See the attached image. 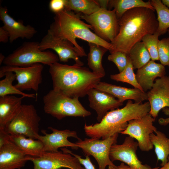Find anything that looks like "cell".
<instances>
[{
    "label": "cell",
    "mask_w": 169,
    "mask_h": 169,
    "mask_svg": "<svg viewBox=\"0 0 169 169\" xmlns=\"http://www.w3.org/2000/svg\"><path fill=\"white\" fill-rule=\"evenodd\" d=\"M155 11L139 7L125 13L119 19L118 33L110 43L114 47L111 52L120 51L128 54L131 48L141 41L144 36L155 33L158 26Z\"/></svg>",
    "instance_id": "1"
},
{
    "label": "cell",
    "mask_w": 169,
    "mask_h": 169,
    "mask_svg": "<svg viewBox=\"0 0 169 169\" xmlns=\"http://www.w3.org/2000/svg\"><path fill=\"white\" fill-rule=\"evenodd\" d=\"M49 72L53 81V90L78 98L87 95L103 77L76 64L70 65L56 63L49 66Z\"/></svg>",
    "instance_id": "2"
},
{
    "label": "cell",
    "mask_w": 169,
    "mask_h": 169,
    "mask_svg": "<svg viewBox=\"0 0 169 169\" xmlns=\"http://www.w3.org/2000/svg\"><path fill=\"white\" fill-rule=\"evenodd\" d=\"M80 13L64 10L55 13L54 21L49 29L56 37L67 40L71 43L78 51L79 56L87 55L84 48L76 41L77 38L102 46L108 50L110 53L114 50V47L110 42L99 38L90 29L92 27L81 20Z\"/></svg>",
    "instance_id": "3"
},
{
    "label": "cell",
    "mask_w": 169,
    "mask_h": 169,
    "mask_svg": "<svg viewBox=\"0 0 169 169\" xmlns=\"http://www.w3.org/2000/svg\"><path fill=\"white\" fill-rule=\"evenodd\" d=\"M150 110L148 101L133 103L128 100L123 108L108 111L100 122L90 125L85 123L84 131L91 138L105 139L121 133L126 129L129 121L141 118Z\"/></svg>",
    "instance_id": "4"
},
{
    "label": "cell",
    "mask_w": 169,
    "mask_h": 169,
    "mask_svg": "<svg viewBox=\"0 0 169 169\" xmlns=\"http://www.w3.org/2000/svg\"><path fill=\"white\" fill-rule=\"evenodd\" d=\"M78 99L52 90L43 97L44 110L59 120L67 116L84 117L90 115L91 113L83 107Z\"/></svg>",
    "instance_id": "5"
},
{
    "label": "cell",
    "mask_w": 169,
    "mask_h": 169,
    "mask_svg": "<svg viewBox=\"0 0 169 169\" xmlns=\"http://www.w3.org/2000/svg\"><path fill=\"white\" fill-rule=\"evenodd\" d=\"M59 61L58 56L50 51H42L39 42H26L5 57L3 63L5 65L27 66L36 64L49 66Z\"/></svg>",
    "instance_id": "6"
},
{
    "label": "cell",
    "mask_w": 169,
    "mask_h": 169,
    "mask_svg": "<svg viewBox=\"0 0 169 169\" xmlns=\"http://www.w3.org/2000/svg\"><path fill=\"white\" fill-rule=\"evenodd\" d=\"M80 17L93 28L94 33L101 39L111 43L119 31V19L115 10L102 8L90 15L80 13Z\"/></svg>",
    "instance_id": "7"
},
{
    "label": "cell",
    "mask_w": 169,
    "mask_h": 169,
    "mask_svg": "<svg viewBox=\"0 0 169 169\" xmlns=\"http://www.w3.org/2000/svg\"><path fill=\"white\" fill-rule=\"evenodd\" d=\"M40 120L34 105L22 104L18 113L5 130L10 135H21L37 139Z\"/></svg>",
    "instance_id": "8"
},
{
    "label": "cell",
    "mask_w": 169,
    "mask_h": 169,
    "mask_svg": "<svg viewBox=\"0 0 169 169\" xmlns=\"http://www.w3.org/2000/svg\"><path fill=\"white\" fill-rule=\"evenodd\" d=\"M118 134L105 139L85 138L83 141L78 140L75 144L85 156H92L95 159L99 169H105L107 166L115 165L110 159V153L111 146L116 143Z\"/></svg>",
    "instance_id": "9"
},
{
    "label": "cell",
    "mask_w": 169,
    "mask_h": 169,
    "mask_svg": "<svg viewBox=\"0 0 169 169\" xmlns=\"http://www.w3.org/2000/svg\"><path fill=\"white\" fill-rule=\"evenodd\" d=\"M43 64H36L27 66L5 65L0 69V78L3 77L6 72H13L16 75L17 83L14 86L23 91L31 90L37 91L42 81Z\"/></svg>",
    "instance_id": "10"
},
{
    "label": "cell",
    "mask_w": 169,
    "mask_h": 169,
    "mask_svg": "<svg viewBox=\"0 0 169 169\" xmlns=\"http://www.w3.org/2000/svg\"><path fill=\"white\" fill-rule=\"evenodd\" d=\"M155 121V118L149 113L140 118L129 121L126 129L120 133L135 139L141 150L148 151L153 147L150 135L157 131L153 125Z\"/></svg>",
    "instance_id": "11"
},
{
    "label": "cell",
    "mask_w": 169,
    "mask_h": 169,
    "mask_svg": "<svg viewBox=\"0 0 169 169\" xmlns=\"http://www.w3.org/2000/svg\"><path fill=\"white\" fill-rule=\"evenodd\" d=\"M29 161L33 165V169H85L79 160L68 153L44 151L38 157L30 156Z\"/></svg>",
    "instance_id": "12"
},
{
    "label": "cell",
    "mask_w": 169,
    "mask_h": 169,
    "mask_svg": "<svg viewBox=\"0 0 169 169\" xmlns=\"http://www.w3.org/2000/svg\"><path fill=\"white\" fill-rule=\"evenodd\" d=\"M138 147L137 142L134 139L128 136L123 143L113 144L111 147L110 157L113 162L119 160L126 163L132 169H158L159 167L151 168L147 165H144L138 159L136 151Z\"/></svg>",
    "instance_id": "13"
},
{
    "label": "cell",
    "mask_w": 169,
    "mask_h": 169,
    "mask_svg": "<svg viewBox=\"0 0 169 169\" xmlns=\"http://www.w3.org/2000/svg\"><path fill=\"white\" fill-rule=\"evenodd\" d=\"M39 48L42 51L48 49H53L56 53L61 62H66L69 59H72L78 65L82 66L84 65L79 58L78 51L74 45L67 40L56 37L49 29L39 42Z\"/></svg>",
    "instance_id": "14"
},
{
    "label": "cell",
    "mask_w": 169,
    "mask_h": 169,
    "mask_svg": "<svg viewBox=\"0 0 169 169\" xmlns=\"http://www.w3.org/2000/svg\"><path fill=\"white\" fill-rule=\"evenodd\" d=\"M48 129L52 131V133L48 134L46 131L42 130L41 132L44 135L39 134L37 137V139L42 142L44 151L56 152L59 151V148L67 146L76 150L78 149L75 143H72L68 139L69 137L77 139L78 141L80 139L75 131L68 129L60 130L51 126L48 127Z\"/></svg>",
    "instance_id": "15"
},
{
    "label": "cell",
    "mask_w": 169,
    "mask_h": 169,
    "mask_svg": "<svg viewBox=\"0 0 169 169\" xmlns=\"http://www.w3.org/2000/svg\"><path fill=\"white\" fill-rule=\"evenodd\" d=\"M146 93L150 105L149 113L155 118L161 110L169 107V76L156 79Z\"/></svg>",
    "instance_id": "16"
},
{
    "label": "cell",
    "mask_w": 169,
    "mask_h": 169,
    "mask_svg": "<svg viewBox=\"0 0 169 169\" xmlns=\"http://www.w3.org/2000/svg\"><path fill=\"white\" fill-rule=\"evenodd\" d=\"M87 95L89 106L96 112L99 122L109 110L118 109L123 104L112 95L94 88L89 91Z\"/></svg>",
    "instance_id": "17"
},
{
    "label": "cell",
    "mask_w": 169,
    "mask_h": 169,
    "mask_svg": "<svg viewBox=\"0 0 169 169\" xmlns=\"http://www.w3.org/2000/svg\"><path fill=\"white\" fill-rule=\"evenodd\" d=\"M0 19L3 24V27L9 33L10 43L19 38L30 39L37 33L33 27L24 25L21 21L14 19L8 14L7 9L2 6L0 7Z\"/></svg>",
    "instance_id": "18"
},
{
    "label": "cell",
    "mask_w": 169,
    "mask_h": 169,
    "mask_svg": "<svg viewBox=\"0 0 169 169\" xmlns=\"http://www.w3.org/2000/svg\"><path fill=\"white\" fill-rule=\"evenodd\" d=\"M30 157L8 140L0 147V169H21Z\"/></svg>",
    "instance_id": "19"
},
{
    "label": "cell",
    "mask_w": 169,
    "mask_h": 169,
    "mask_svg": "<svg viewBox=\"0 0 169 169\" xmlns=\"http://www.w3.org/2000/svg\"><path fill=\"white\" fill-rule=\"evenodd\" d=\"M94 88L112 95L123 103L126 100H132L136 103L147 100L146 92L135 88H127L100 81Z\"/></svg>",
    "instance_id": "20"
},
{
    "label": "cell",
    "mask_w": 169,
    "mask_h": 169,
    "mask_svg": "<svg viewBox=\"0 0 169 169\" xmlns=\"http://www.w3.org/2000/svg\"><path fill=\"white\" fill-rule=\"evenodd\" d=\"M165 66L151 60L141 68L137 69L136 75L137 81L146 92L152 88L156 78L165 76Z\"/></svg>",
    "instance_id": "21"
},
{
    "label": "cell",
    "mask_w": 169,
    "mask_h": 169,
    "mask_svg": "<svg viewBox=\"0 0 169 169\" xmlns=\"http://www.w3.org/2000/svg\"><path fill=\"white\" fill-rule=\"evenodd\" d=\"M24 97L10 95L0 97V130H5L15 117Z\"/></svg>",
    "instance_id": "22"
},
{
    "label": "cell",
    "mask_w": 169,
    "mask_h": 169,
    "mask_svg": "<svg viewBox=\"0 0 169 169\" xmlns=\"http://www.w3.org/2000/svg\"><path fill=\"white\" fill-rule=\"evenodd\" d=\"M8 140L26 155L38 157L44 152V146L39 140L27 137L21 135H10Z\"/></svg>",
    "instance_id": "23"
},
{
    "label": "cell",
    "mask_w": 169,
    "mask_h": 169,
    "mask_svg": "<svg viewBox=\"0 0 169 169\" xmlns=\"http://www.w3.org/2000/svg\"><path fill=\"white\" fill-rule=\"evenodd\" d=\"M88 45L89 52L87 55L88 65L94 73L103 77L105 73L102 65V59L108 50L94 43H89Z\"/></svg>",
    "instance_id": "24"
},
{
    "label": "cell",
    "mask_w": 169,
    "mask_h": 169,
    "mask_svg": "<svg viewBox=\"0 0 169 169\" xmlns=\"http://www.w3.org/2000/svg\"><path fill=\"white\" fill-rule=\"evenodd\" d=\"M150 135L151 141L154 146L155 152L157 161H161V166L165 165L169 156V138L164 134L157 131Z\"/></svg>",
    "instance_id": "25"
},
{
    "label": "cell",
    "mask_w": 169,
    "mask_h": 169,
    "mask_svg": "<svg viewBox=\"0 0 169 169\" xmlns=\"http://www.w3.org/2000/svg\"><path fill=\"white\" fill-rule=\"evenodd\" d=\"M108 6L114 8L118 19L126 11L135 8L144 7L155 11L150 1L145 2L142 0H109Z\"/></svg>",
    "instance_id": "26"
},
{
    "label": "cell",
    "mask_w": 169,
    "mask_h": 169,
    "mask_svg": "<svg viewBox=\"0 0 169 169\" xmlns=\"http://www.w3.org/2000/svg\"><path fill=\"white\" fill-rule=\"evenodd\" d=\"M101 7L94 0H66L64 10L75 11L83 14L91 15L99 10Z\"/></svg>",
    "instance_id": "27"
},
{
    "label": "cell",
    "mask_w": 169,
    "mask_h": 169,
    "mask_svg": "<svg viewBox=\"0 0 169 169\" xmlns=\"http://www.w3.org/2000/svg\"><path fill=\"white\" fill-rule=\"evenodd\" d=\"M134 69H138L151 60L150 54L142 41L134 45L127 54Z\"/></svg>",
    "instance_id": "28"
},
{
    "label": "cell",
    "mask_w": 169,
    "mask_h": 169,
    "mask_svg": "<svg viewBox=\"0 0 169 169\" xmlns=\"http://www.w3.org/2000/svg\"><path fill=\"white\" fill-rule=\"evenodd\" d=\"M5 78L0 81V97H3L9 95L18 94L31 98H35L34 94L25 93L17 88L13 85V82L16 79L15 74L12 72H5L3 75Z\"/></svg>",
    "instance_id": "29"
},
{
    "label": "cell",
    "mask_w": 169,
    "mask_h": 169,
    "mask_svg": "<svg viewBox=\"0 0 169 169\" xmlns=\"http://www.w3.org/2000/svg\"><path fill=\"white\" fill-rule=\"evenodd\" d=\"M150 1L157 15L158 26L156 32L159 36L163 34L169 28V9L161 0H151Z\"/></svg>",
    "instance_id": "30"
},
{
    "label": "cell",
    "mask_w": 169,
    "mask_h": 169,
    "mask_svg": "<svg viewBox=\"0 0 169 169\" xmlns=\"http://www.w3.org/2000/svg\"><path fill=\"white\" fill-rule=\"evenodd\" d=\"M133 69L131 61L128 55L127 64L125 69L118 74L111 75L110 78L112 79L117 82L127 83L134 88L143 91L137 81Z\"/></svg>",
    "instance_id": "31"
},
{
    "label": "cell",
    "mask_w": 169,
    "mask_h": 169,
    "mask_svg": "<svg viewBox=\"0 0 169 169\" xmlns=\"http://www.w3.org/2000/svg\"><path fill=\"white\" fill-rule=\"evenodd\" d=\"M159 34L156 32L153 34H147L144 36L141 41L148 51L151 60H159L158 51Z\"/></svg>",
    "instance_id": "32"
},
{
    "label": "cell",
    "mask_w": 169,
    "mask_h": 169,
    "mask_svg": "<svg viewBox=\"0 0 169 169\" xmlns=\"http://www.w3.org/2000/svg\"><path fill=\"white\" fill-rule=\"evenodd\" d=\"M158 51L161 64L169 67V37L159 40Z\"/></svg>",
    "instance_id": "33"
},
{
    "label": "cell",
    "mask_w": 169,
    "mask_h": 169,
    "mask_svg": "<svg viewBox=\"0 0 169 169\" xmlns=\"http://www.w3.org/2000/svg\"><path fill=\"white\" fill-rule=\"evenodd\" d=\"M110 53V54L108 57V59L112 62L115 64L120 73L121 72L127 65V54L120 51H114Z\"/></svg>",
    "instance_id": "34"
},
{
    "label": "cell",
    "mask_w": 169,
    "mask_h": 169,
    "mask_svg": "<svg viewBox=\"0 0 169 169\" xmlns=\"http://www.w3.org/2000/svg\"><path fill=\"white\" fill-rule=\"evenodd\" d=\"M62 151L64 153H69L75 156L79 160L80 163L82 165L85 169H96L95 166L91 162L89 156L86 155L85 158L83 159L81 156L77 154H74L71 151L66 148H61Z\"/></svg>",
    "instance_id": "35"
},
{
    "label": "cell",
    "mask_w": 169,
    "mask_h": 169,
    "mask_svg": "<svg viewBox=\"0 0 169 169\" xmlns=\"http://www.w3.org/2000/svg\"><path fill=\"white\" fill-rule=\"evenodd\" d=\"M66 0H51L49 4L50 11L54 13L64 10Z\"/></svg>",
    "instance_id": "36"
},
{
    "label": "cell",
    "mask_w": 169,
    "mask_h": 169,
    "mask_svg": "<svg viewBox=\"0 0 169 169\" xmlns=\"http://www.w3.org/2000/svg\"><path fill=\"white\" fill-rule=\"evenodd\" d=\"M9 36L8 32L3 26L0 27V42L7 43L9 41Z\"/></svg>",
    "instance_id": "37"
},
{
    "label": "cell",
    "mask_w": 169,
    "mask_h": 169,
    "mask_svg": "<svg viewBox=\"0 0 169 169\" xmlns=\"http://www.w3.org/2000/svg\"><path fill=\"white\" fill-rule=\"evenodd\" d=\"M162 111L166 115H169V108L166 107L162 109ZM159 124L162 125H166L169 124V117L166 118H161L158 120Z\"/></svg>",
    "instance_id": "38"
},
{
    "label": "cell",
    "mask_w": 169,
    "mask_h": 169,
    "mask_svg": "<svg viewBox=\"0 0 169 169\" xmlns=\"http://www.w3.org/2000/svg\"><path fill=\"white\" fill-rule=\"evenodd\" d=\"M108 169H132L128 165L125 164L123 162L121 163L120 165L118 166H108Z\"/></svg>",
    "instance_id": "39"
},
{
    "label": "cell",
    "mask_w": 169,
    "mask_h": 169,
    "mask_svg": "<svg viewBox=\"0 0 169 169\" xmlns=\"http://www.w3.org/2000/svg\"><path fill=\"white\" fill-rule=\"evenodd\" d=\"M101 8L107 9L109 0H97Z\"/></svg>",
    "instance_id": "40"
},
{
    "label": "cell",
    "mask_w": 169,
    "mask_h": 169,
    "mask_svg": "<svg viewBox=\"0 0 169 169\" xmlns=\"http://www.w3.org/2000/svg\"><path fill=\"white\" fill-rule=\"evenodd\" d=\"M158 169H169V156L168 157L167 162L161 167L159 168Z\"/></svg>",
    "instance_id": "41"
},
{
    "label": "cell",
    "mask_w": 169,
    "mask_h": 169,
    "mask_svg": "<svg viewBox=\"0 0 169 169\" xmlns=\"http://www.w3.org/2000/svg\"><path fill=\"white\" fill-rule=\"evenodd\" d=\"M161 1L164 4L169 7V0H162Z\"/></svg>",
    "instance_id": "42"
},
{
    "label": "cell",
    "mask_w": 169,
    "mask_h": 169,
    "mask_svg": "<svg viewBox=\"0 0 169 169\" xmlns=\"http://www.w3.org/2000/svg\"><path fill=\"white\" fill-rule=\"evenodd\" d=\"M5 57L2 53L0 54V64L3 63Z\"/></svg>",
    "instance_id": "43"
},
{
    "label": "cell",
    "mask_w": 169,
    "mask_h": 169,
    "mask_svg": "<svg viewBox=\"0 0 169 169\" xmlns=\"http://www.w3.org/2000/svg\"><path fill=\"white\" fill-rule=\"evenodd\" d=\"M168 34H169V29H168Z\"/></svg>",
    "instance_id": "44"
}]
</instances>
